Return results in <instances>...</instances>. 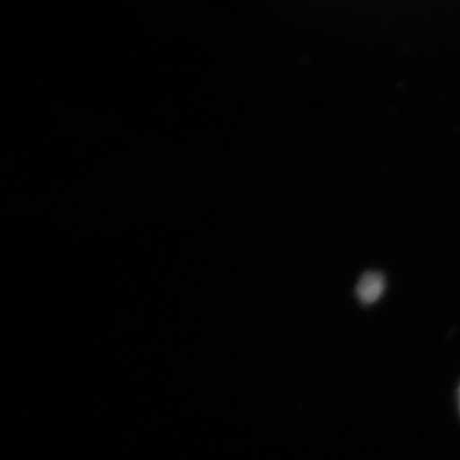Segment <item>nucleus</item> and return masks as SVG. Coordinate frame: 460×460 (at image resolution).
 Listing matches in <instances>:
<instances>
[{
  "instance_id": "obj_1",
  "label": "nucleus",
  "mask_w": 460,
  "mask_h": 460,
  "mask_svg": "<svg viewBox=\"0 0 460 460\" xmlns=\"http://www.w3.org/2000/svg\"><path fill=\"white\" fill-rule=\"evenodd\" d=\"M384 289H385V280H384L383 275L378 272H367L359 281L357 293L363 304L370 305L380 298Z\"/></svg>"
},
{
  "instance_id": "obj_2",
  "label": "nucleus",
  "mask_w": 460,
  "mask_h": 460,
  "mask_svg": "<svg viewBox=\"0 0 460 460\" xmlns=\"http://www.w3.org/2000/svg\"><path fill=\"white\" fill-rule=\"evenodd\" d=\"M459 398H460V390H459Z\"/></svg>"
}]
</instances>
